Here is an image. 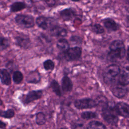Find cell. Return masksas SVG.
I'll return each mask as SVG.
<instances>
[{
	"label": "cell",
	"instance_id": "cell-1",
	"mask_svg": "<svg viewBox=\"0 0 129 129\" xmlns=\"http://www.w3.org/2000/svg\"><path fill=\"white\" fill-rule=\"evenodd\" d=\"M109 50L108 57L111 61L122 59L125 56V46L123 41L120 40L113 41L109 46Z\"/></svg>",
	"mask_w": 129,
	"mask_h": 129
},
{
	"label": "cell",
	"instance_id": "cell-2",
	"mask_svg": "<svg viewBox=\"0 0 129 129\" xmlns=\"http://www.w3.org/2000/svg\"><path fill=\"white\" fill-rule=\"evenodd\" d=\"M118 114L115 106H114L107 104L102 108V116L104 119L110 124H116L118 120Z\"/></svg>",
	"mask_w": 129,
	"mask_h": 129
},
{
	"label": "cell",
	"instance_id": "cell-3",
	"mask_svg": "<svg viewBox=\"0 0 129 129\" xmlns=\"http://www.w3.org/2000/svg\"><path fill=\"white\" fill-rule=\"evenodd\" d=\"M17 25L24 29H30L34 27L35 20L33 16L28 14H17L15 17Z\"/></svg>",
	"mask_w": 129,
	"mask_h": 129
},
{
	"label": "cell",
	"instance_id": "cell-4",
	"mask_svg": "<svg viewBox=\"0 0 129 129\" xmlns=\"http://www.w3.org/2000/svg\"><path fill=\"white\" fill-rule=\"evenodd\" d=\"M35 24L43 30L49 31L53 26L58 24L57 21L53 17L40 16L36 18Z\"/></svg>",
	"mask_w": 129,
	"mask_h": 129
},
{
	"label": "cell",
	"instance_id": "cell-5",
	"mask_svg": "<svg viewBox=\"0 0 129 129\" xmlns=\"http://www.w3.org/2000/svg\"><path fill=\"white\" fill-rule=\"evenodd\" d=\"M42 96L43 90H32L26 94H22L19 97V99L24 106H27L30 103L40 99L41 98Z\"/></svg>",
	"mask_w": 129,
	"mask_h": 129
},
{
	"label": "cell",
	"instance_id": "cell-6",
	"mask_svg": "<svg viewBox=\"0 0 129 129\" xmlns=\"http://www.w3.org/2000/svg\"><path fill=\"white\" fill-rule=\"evenodd\" d=\"M120 69L119 67L114 64L108 66L104 72V81L106 83L113 82L115 78L120 74Z\"/></svg>",
	"mask_w": 129,
	"mask_h": 129
},
{
	"label": "cell",
	"instance_id": "cell-7",
	"mask_svg": "<svg viewBox=\"0 0 129 129\" xmlns=\"http://www.w3.org/2000/svg\"><path fill=\"white\" fill-rule=\"evenodd\" d=\"M81 47L76 46L70 47L64 52H61L62 57L67 61H75L79 59L82 55Z\"/></svg>",
	"mask_w": 129,
	"mask_h": 129
},
{
	"label": "cell",
	"instance_id": "cell-8",
	"mask_svg": "<svg viewBox=\"0 0 129 129\" xmlns=\"http://www.w3.org/2000/svg\"><path fill=\"white\" fill-rule=\"evenodd\" d=\"M17 46L21 49H28L31 45V41L29 36L24 33H19L14 37Z\"/></svg>",
	"mask_w": 129,
	"mask_h": 129
},
{
	"label": "cell",
	"instance_id": "cell-9",
	"mask_svg": "<svg viewBox=\"0 0 129 129\" xmlns=\"http://www.w3.org/2000/svg\"><path fill=\"white\" fill-rule=\"evenodd\" d=\"M75 107L78 109L91 108L97 105V102L93 99L85 98L77 99L74 102Z\"/></svg>",
	"mask_w": 129,
	"mask_h": 129
},
{
	"label": "cell",
	"instance_id": "cell-10",
	"mask_svg": "<svg viewBox=\"0 0 129 129\" xmlns=\"http://www.w3.org/2000/svg\"><path fill=\"white\" fill-rule=\"evenodd\" d=\"M125 86V85H124L118 81L117 83H114L111 86L110 89L111 92L115 97L118 98H121L126 95L127 92V90Z\"/></svg>",
	"mask_w": 129,
	"mask_h": 129
},
{
	"label": "cell",
	"instance_id": "cell-11",
	"mask_svg": "<svg viewBox=\"0 0 129 129\" xmlns=\"http://www.w3.org/2000/svg\"><path fill=\"white\" fill-rule=\"evenodd\" d=\"M59 15L63 21H71L77 15L76 10L73 8H68L61 10L59 12Z\"/></svg>",
	"mask_w": 129,
	"mask_h": 129
},
{
	"label": "cell",
	"instance_id": "cell-12",
	"mask_svg": "<svg viewBox=\"0 0 129 129\" xmlns=\"http://www.w3.org/2000/svg\"><path fill=\"white\" fill-rule=\"evenodd\" d=\"M48 31L51 36L59 37V38H64L68 35L67 30L64 27L59 26L58 24L53 26Z\"/></svg>",
	"mask_w": 129,
	"mask_h": 129
},
{
	"label": "cell",
	"instance_id": "cell-13",
	"mask_svg": "<svg viewBox=\"0 0 129 129\" xmlns=\"http://www.w3.org/2000/svg\"><path fill=\"white\" fill-rule=\"evenodd\" d=\"M41 80V75L38 70L32 71L26 76V81L28 83L36 84Z\"/></svg>",
	"mask_w": 129,
	"mask_h": 129
},
{
	"label": "cell",
	"instance_id": "cell-14",
	"mask_svg": "<svg viewBox=\"0 0 129 129\" xmlns=\"http://www.w3.org/2000/svg\"><path fill=\"white\" fill-rule=\"evenodd\" d=\"M118 114L123 117L129 118V105L122 102H118L115 106Z\"/></svg>",
	"mask_w": 129,
	"mask_h": 129
},
{
	"label": "cell",
	"instance_id": "cell-15",
	"mask_svg": "<svg viewBox=\"0 0 129 129\" xmlns=\"http://www.w3.org/2000/svg\"><path fill=\"white\" fill-rule=\"evenodd\" d=\"M102 23L104 26L107 30L111 31H116L120 28L119 25L111 18H106L103 20Z\"/></svg>",
	"mask_w": 129,
	"mask_h": 129
},
{
	"label": "cell",
	"instance_id": "cell-16",
	"mask_svg": "<svg viewBox=\"0 0 129 129\" xmlns=\"http://www.w3.org/2000/svg\"><path fill=\"white\" fill-rule=\"evenodd\" d=\"M0 81L5 85L9 86L11 85L12 81L11 75L6 69H0Z\"/></svg>",
	"mask_w": 129,
	"mask_h": 129
},
{
	"label": "cell",
	"instance_id": "cell-17",
	"mask_svg": "<svg viewBox=\"0 0 129 129\" xmlns=\"http://www.w3.org/2000/svg\"><path fill=\"white\" fill-rule=\"evenodd\" d=\"M61 89L64 92H71L73 88V84L71 79L67 75H64L61 79Z\"/></svg>",
	"mask_w": 129,
	"mask_h": 129
},
{
	"label": "cell",
	"instance_id": "cell-18",
	"mask_svg": "<svg viewBox=\"0 0 129 129\" xmlns=\"http://www.w3.org/2000/svg\"><path fill=\"white\" fill-rule=\"evenodd\" d=\"M119 74L118 81L125 85L129 84V66L123 67Z\"/></svg>",
	"mask_w": 129,
	"mask_h": 129
},
{
	"label": "cell",
	"instance_id": "cell-19",
	"mask_svg": "<svg viewBox=\"0 0 129 129\" xmlns=\"http://www.w3.org/2000/svg\"><path fill=\"white\" fill-rule=\"evenodd\" d=\"M26 7L27 4L25 2L17 1L11 4L10 7V10L11 13H16L24 10Z\"/></svg>",
	"mask_w": 129,
	"mask_h": 129
},
{
	"label": "cell",
	"instance_id": "cell-20",
	"mask_svg": "<svg viewBox=\"0 0 129 129\" xmlns=\"http://www.w3.org/2000/svg\"><path fill=\"white\" fill-rule=\"evenodd\" d=\"M56 47L61 52H62L67 50L70 47V45L67 39L64 38H60L56 42Z\"/></svg>",
	"mask_w": 129,
	"mask_h": 129
},
{
	"label": "cell",
	"instance_id": "cell-21",
	"mask_svg": "<svg viewBox=\"0 0 129 129\" xmlns=\"http://www.w3.org/2000/svg\"><path fill=\"white\" fill-rule=\"evenodd\" d=\"M50 87L53 93L58 97L62 96V92L60 86L57 81L54 79L51 80L50 83Z\"/></svg>",
	"mask_w": 129,
	"mask_h": 129
},
{
	"label": "cell",
	"instance_id": "cell-22",
	"mask_svg": "<svg viewBox=\"0 0 129 129\" xmlns=\"http://www.w3.org/2000/svg\"><path fill=\"white\" fill-rule=\"evenodd\" d=\"M35 122L38 125H42L45 124L46 122L45 114L41 111L37 112L35 114Z\"/></svg>",
	"mask_w": 129,
	"mask_h": 129
},
{
	"label": "cell",
	"instance_id": "cell-23",
	"mask_svg": "<svg viewBox=\"0 0 129 129\" xmlns=\"http://www.w3.org/2000/svg\"><path fill=\"white\" fill-rule=\"evenodd\" d=\"M15 115V112L13 109L9 108L6 110L0 109V117L7 119H11L14 117Z\"/></svg>",
	"mask_w": 129,
	"mask_h": 129
},
{
	"label": "cell",
	"instance_id": "cell-24",
	"mask_svg": "<svg viewBox=\"0 0 129 129\" xmlns=\"http://www.w3.org/2000/svg\"><path fill=\"white\" fill-rule=\"evenodd\" d=\"M86 129H105V126L99 121H92L87 124Z\"/></svg>",
	"mask_w": 129,
	"mask_h": 129
},
{
	"label": "cell",
	"instance_id": "cell-25",
	"mask_svg": "<svg viewBox=\"0 0 129 129\" xmlns=\"http://www.w3.org/2000/svg\"><path fill=\"white\" fill-rule=\"evenodd\" d=\"M10 46L9 39L3 36L0 35V51H4Z\"/></svg>",
	"mask_w": 129,
	"mask_h": 129
},
{
	"label": "cell",
	"instance_id": "cell-26",
	"mask_svg": "<svg viewBox=\"0 0 129 129\" xmlns=\"http://www.w3.org/2000/svg\"><path fill=\"white\" fill-rule=\"evenodd\" d=\"M24 79L23 73L20 71H16L13 73V81L16 84H20Z\"/></svg>",
	"mask_w": 129,
	"mask_h": 129
},
{
	"label": "cell",
	"instance_id": "cell-27",
	"mask_svg": "<svg viewBox=\"0 0 129 129\" xmlns=\"http://www.w3.org/2000/svg\"><path fill=\"white\" fill-rule=\"evenodd\" d=\"M43 66L45 71H53L55 68V63L54 61L50 59H47L43 61Z\"/></svg>",
	"mask_w": 129,
	"mask_h": 129
},
{
	"label": "cell",
	"instance_id": "cell-28",
	"mask_svg": "<svg viewBox=\"0 0 129 129\" xmlns=\"http://www.w3.org/2000/svg\"><path fill=\"white\" fill-rule=\"evenodd\" d=\"M91 30L97 34H103L104 32V28L99 24H94L91 27Z\"/></svg>",
	"mask_w": 129,
	"mask_h": 129
},
{
	"label": "cell",
	"instance_id": "cell-29",
	"mask_svg": "<svg viewBox=\"0 0 129 129\" xmlns=\"http://www.w3.org/2000/svg\"><path fill=\"white\" fill-rule=\"evenodd\" d=\"M81 117L85 119H92L96 116V114L91 111H85L83 112L81 114Z\"/></svg>",
	"mask_w": 129,
	"mask_h": 129
},
{
	"label": "cell",
	"instance_id": "cell-30",
	"mask_svg": "<svg viewBox=\"0 0 129 129\" xmlns=\"http://www.w3.org/2000/svg\"><path fill=\"white\" fill-rule=\"evenodd\" d=\"M70 41L73 43V44H80L82 42V38L76 35H73L70 37Z\"/></svg>",
	"mask_w": 129,
	"mask_h": 129
},
{
	"label": "cell",
	"instance_id": "cell-31",
	"mask_svg": "<svg viewBox=\"0 0 129 129\" xmlns=\"http://www.w3.org/2000/svg\"><path fill=\"white\" fill-rule=\"evenodd\" d=\"M44 1L46 5L49 8L53 7L56 3V0H45Z\"/></svg>",
	"mask_w": 129,
	"mask_h": 129
},
{
	"label": "cell",
	"instance_id": "cell-32",
	"mask_svg": "<svg viewBox=\"0 0 129 129\" xmlns=\"http://www.w3.org/2000/svg\"><path fill=\"white\" fill-rule=\"evenodd\" d=\"M7 123L5 122L0 120V129H6Z\"/></svg>",
	"mask_w": 129,
	"mask_h": 129
},
{
	"label": "cell",
	"instance_id": "cell-33",
	"mask_svg": "<svg viewBox=\"0 0 129 129\" xmlns=\"http://www.w3.org/2000/svg\"><path fill=\"white\" fill-rule=\"evenodd\" d=\"M126 54H127V59L129 61V46L128 47L127 49Z\"/></svg>",
	"mask_w": 129,
	"mask_h": 129
},
{
	"label": "cell",
	"instance_id": "cell-34",
	"mask_svg": "<svg viewBox=\"0 0 129 129\" xmlns=\"http://www.w3.org/2000/svg\"><path fill=\"white\" fill-rule=\"evenodd\" d=\"M0 106H3L4 107V104L3 101L1 99H0Z\"/></svg>",
	"mask_w": 129,
	"mask_h": 129
},
{
	"label": "cell",
	"instance_id": "cell-35",
	"mask_svg": "<svg viewBox=\"0 0 129 129\" xmlns=\"http://www.w3.org/2000/svg\"><path fill=\"white\" fill-rule=\"evenodd\" d=\"M127 18L128 20H129V7L127 9Z\"/></svg>",
	"mask_w": 129,
	"mask_h": 129
},
{
	"label": "cell",
	"instance_id": "cell-36",
	"mask_svg": "<svg viewBox=\"0 0 129 129\" xmlns=\"http://www.w3.org/2000/svg\"><path fill=\"white\" fill-rule=\"evenodd\" d=\"M73 2H79L80 0H71Z\"/></svg>",
	"mask_w": 129,
	"mask_h": 129
},
{
	"label": "cell",
	"instance_id": "cell-37",
	"mask_svg": "<svg viewBox=\"0 0 129 129\" xmlns=\"http://www.w3.org/2000/svg\"><path fill=\"white\" fill-rule=\"evenodd\" d=\"M59 129H68V128H67V127H62L60 128Z\"/></svg>",
	"mask_w": 129,
	"mask_h": 129
},
{
	"label": "cell",
	"instance_id": "cell-38",
	"mask_svg": "<svg viewBox=\"0 0 129 129\" xmlns=\"http://www.w3.org/2000/svg\"><path fill=\"white\" fill-rule=\"evenodd\" d=\"M1 59H0V65H1Z\"/></svg>",
	"mask_w": 129,
	"mask_h": 129
},
{
	"label": "cell",
	"instance_id": "cell-39",
	"mask_svg": "<svg viewBox=\"0 0 129 129\" xmlns=\"http://www.w3.org/2000/svg\"><path fill=\"white\" fill-rule=\"evenodd\" d=\"M16 129H21V128H17Z\"/></svg>",
	"mask_w": 129,
	"mask_h": 129
},
{
	"label": "cell",
	"instance_id": "cell-40",
	"mask_svg": "<svg viewBox=\"0 0 129 129\" xmlns=\"http://www.w3.org/2000/svg\"><path fill=\"white\" fill-rule=\"evenodd\" d=\"M8 1H11V0H8Z\"/></svg>",
	"mask_w": 129,
	"mask_h": 129
}]
</instances>
